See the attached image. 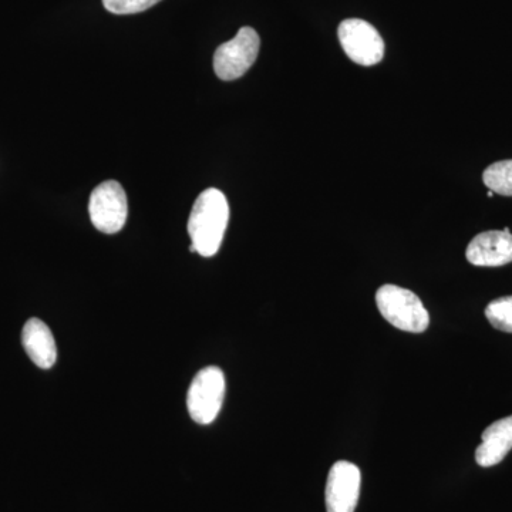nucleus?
<instances>
[{
    "mask_svg": "<svg viewBox=\"0 0 512 512\" xmlns=\"http://www.w3.org/2000/svg\"><path fill=\"white\" fill-rule=\"evenodd\" d=\"M229 222V204L224 192L217 188L202 191L192 207L188 234L194 252L211 258L220 251Z\"/></svg>",
    "mask_w": 512,
    "mask_h": 512,
    "instance_id": "nucleus-1",
    "label": "nucleus"
},
{
    "mask_svg": "<svg viewBox=\"0 0 512 512\" xmlns=\"http://www.w3.org/2000/svg\"><path fill=\"white\" fill-rule=\"evenodd\" d=\"M380 315L403 332L423 333L429 328L430 315L416 293L397 285H383L376 292Z\"/></svg>",
    "mask_w": 512,
    "mask_h": 512,
    "instance_id": "nucleus-2",
    "label": "nucleus"
},
{
    "mask_svg": "<svg viewBox=\"0 0 512 512\" xmlns=\"http://www.w3.org/2000/svg\"><path fill=\"white\" fill-rule=\"evenodd\" d=\"M227 383L224 372L217 366L200 370L192 380L187 394V409L198 424H211L217 419L224 404Z\"/></svg>",
    "mask_w": 512,
    "mask_h": 512,
    "instance_id": "nucleus-3",
    "label": "nucleus"
},
{
    "mask_svg": "<svg viewBox=\"0 0 512 512\" xmlns=\"http://www.w3.org/2000/svg\"><path fill=\"white\" fill-rule=\"evenodd\" d=\"M261 39L255 29H239L237 36L222 43L214 55L215 74L224 82L244 76L258 57Z\"/></svg>",
    "mask_w": 512,
    "mask_h": 512,
    "instance_id": "nucleus-4",
    "label": "nucleus"
},
{
    "mask_svg": "<svg viewBox=\"0 0 512 512\" xmlns=\"http://www.w3.org/2000/svg\"><path fill=\"white\" fill-rule=\"evenodd\" d=\"M89 212L96 229L107 235L117 234L127 221L126 191L117 181L100 184L90 197Z\"/></svg>",
    "mask_w": 512,
    "mask_h": 512,
    "instance_id": "nucleus-5",
    "label": "nucleus"
},
{
    "mask_svg": "<svg viewBox=\"0 0 512 512\" xmlns=\"http://www.w3.org/2000/svg\"><path fill=\"white\" fill-rule=\"evenodd\" d=\"M340 45L349 59L360 66H375L382 62L384 42L379 32L362 19H346L339 25Z\"/></svg>",
    "mask_w": 512,
    "mask_h": 512,
    "instance_id": "nucleus-6",
    "label": "nucleus"
},
{
    "mask_svg": "<svg viewBox=\"0 0 512 512\" xmlns=\"http://www.w3.org/2000/svg\"><path fill=\"white\" fill-rule=\"evenodd\" d=\"M362 473L349 461H338L330 468L325 500L328 512H355L360 497Z\"/></svg>",
    "mask_w": 512,
    "mask_h": 512,
    "instance_id": "nucleus-7",
    "label": "nucleus"
},
{
    "mask_svg": "<svg viewBox=\"0 0 512 512\" xmlns=\"http://www.w3.org/2000/svg\"><path fill=\"white\" fill-rule=\"evenodd\" d=\"M467 261L476 266H503L512 262V235L504 231L481 232L468 244Z\"/></svg>",
    "mask_w": 512,
    "mask_h": 512,
    "instance_id": "nucleus-8",
    "label": "nucleus"
},
{
    "mask_svg": "<svg viewBox=\"0 0 512 512\" xmlns=\"http://www.w3.org/2000/svg\"><path fill=\"white\" fill-rule=\"evenodd\" d=\"M22 343L26 353L40 369H52L57 360L56 340L52 330L37 318L29 319L22 330Z\"/></svg>",
    "mask_w": 512,
    "mask_h": 512,
    "instance_id": "nucleus-9",
    "label": "nucleus"
},
{
    "mask_svg": "<svg viewBox=\"0 0 512 512\" xmlns=\"http://www.w3.org/2000/svg\"><path fill=\"white\" fill-rule=\"evenodd\" d=\"M512 450V416L497 420L488 426L481 436V444L476 450L478 466H497Z\"/></svg>",
    "mask_w": 512,
    "mask_h": 512,
    "instance_id": "nucleus-10",
    "label": "nucleus"
},
{
    "mask_svg": "<svg viewBox=\"0 0 512 512\" xmlns=\"http://www.w3.org/2000/svg\"><path fill=\"white\" fill-rule=\"evenodd\" d=\"M483 181L494 194L512 197V160L498 161L485 168Z\"/></svg>",
    "mask_w": 512,
    "mask_h": 512,
    "instance_id": "nucleus-11",
    "label": "nucleus"
},
{
    "mask_svg": "<svg viewBox=\"0 0 512 512\" xmlns=\"http://www.w3.org/2000/svg\"><path fill=\"white\" fill-rule=\"evenodd\" d=\"M485 318L501 332L512 333V296L495 299L485 308Z\"/></svg>",
    "mask_w": 512,
    "mask_h": 512,
    "instance_id": "nucleus-12",
    "label": "nucleus"
},
{
    "mask_svg": "<svg viewBox=\"0 0 512 512\" xmlns=\"http://www.w3.org/2000/svg\"><path fill=\"white\" fill-rule=\"evenodd\" d=\"M161 0H103L104 8L114 15H134L153 8Z\"/></svg>",
    "mask_w": 512,
    "mask_h": 512,
    "instance_id": "nucleus-13",
    "label": "nucleus"
},
{
    "mask_svg": "<svg viewBox=\"0 0 512 512\" xmlns=\"http://www.w3.org/2000/svg\"><path fill=\"white\" fill-rule=\"evenodd\" d=\"M487 195H488V197H490V198H491V197H494V192H493V191H488V194H487Z\"/></svg>",
    "mask_w": 512,
    "mask_h": 512,
    "instance_id": "nucleus-14",
    "label": "nucleus"
}]
</instances>
